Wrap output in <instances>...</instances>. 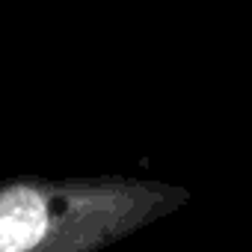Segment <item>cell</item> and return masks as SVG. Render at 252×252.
<instances>
[{"label":"cell","instance_id":"obj_1","mask_svg":"<svg viewBox=\"0 0 252 252\" xmlns=\"http://www.w3.org/2000/svg\"><path fill=\"white\" fill-rule=\"evenodd\" d=\"M181 202L187 187L140 178H12L0 184V252L86 246Z\"/></svg>","mask_w":252,"mask_h":252}]
</instances>
